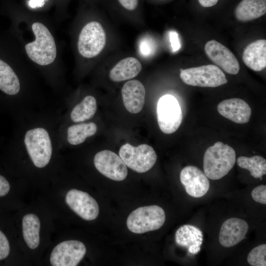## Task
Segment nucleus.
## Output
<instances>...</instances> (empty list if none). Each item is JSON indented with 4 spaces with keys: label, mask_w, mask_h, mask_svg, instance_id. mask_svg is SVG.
I'll list each match as a JSON object with an SVG mask.
<instances>
[{
    "label": "nucleus",
    "mask_w": 266,
    "mask_h": 266,
    "mask_svg": "<svg viewBox=\"0 0 266 266\" xmlns=\"http://www.w3.org/2000/svg\"><path fill=\"white\" fill-rule=\"evenodd\" d=\"M236 162L234 150L227 144L217 141L206 150L203 157V169L208 178L218 180L233 168Z\"/></svg>",
    "instance_id": "f257e3e1"
},
{
    "label": "nucleus",
    "mask_w": 266,
    "mask_h": 266,
    "mask_svg": "<svg viewBox=\"0 0 266 266\" xmlns=\"http://www.w3.org/2000/svg\"><path fill=\"white\" fill-rule=\"evenodd\" d=\"M35 40L25 45L29 58L35 64L46 66L51 64L57 56L54 38L49 29L42 23L35 22L32 26Z\"/></svg>",
    "instance_id": "f03ea898"
},
{
    "label": "nucleus",
    "mask_w": 266,
    "mask_h": 266,
    "mask_svg": "<svg viewBox=\"0 0 266 266\" xmlns=\"http://www.w3.org/2000/svg\"><path fill=\"white\" fill-rule=\"evenodd\" d=\"M23 87L22 80L13 68L0 59V90L18 98L28 114L43 108L44 105L24 93Z\"/></svg>",
    "instance_id": "7ed1b4c3"
},
{
    "label": "nucleus",
    "mask_w": 266,
    "mask_h": 266,
    "mask_svg": "<svg viewBox=\"0 0 266 266\" xmlns=\"http://www.w3.org/2000/svg\"><path fill=\"white\" fill-rule=\"evenodd\" d=\"M166 215L164 209L157 205L140 207L129 215L128 229L135 233H143L159 229L164 225Z\"/></svg>",
    "instance_id": "20e7f679"
},
{
    "label": "nucleus",
    "mask_w": 266,
    "mask_h": 266,
    "mask_svg": "<svg viewBox=\"0 0 266 266\" xmlns=\"http://www.w3.org/2000/svg\"><path fill=\"white\" fill-rule=\"evenodd\" d=\"M186 84L200 87H217L228 82L224 73L217 66L207 65L182 70L180 74Z\"/></svg>",
    "instance_id": "39448f33"
},
{
    "label": "nucleus",
    "mask_w": 266,
    "mask_h": 266,
    "mask_svg": "<svg viewBox=\"0 0 266 266\" xmlns=\"http://www.w3.org/2000/svg\"><path fill=\"white\" fill-rule=\"evenodd\" d=\"M119 155L127 166L138 173L150 169L157 158L154 149L146 144L135 147L126 143L121 147Z\"/></svg>",
    "instance_id": "423d86ee"
},
{
    "label": "nucleus",
    "mask_w": 266,
    "mask_h": 266,
    "mask_svg": "<svg viewBox=\"0 0 266 266\" xmlns=\"http://www.w3.org/2000/svg\"><path fill=\"white\" fill-rule=\"evenodd\" d=\"M106 43L105 31L100 24L92 21L82 29L78 37L77 48L79 54L86 58L98 55Z\"/></svg>",
    "instance_id": "0eeeda50"
},
{
    "label": "nucleus",
    "mask_w": 266,
    "mask_h": 266,
    "mask_svg": "<svg viewBox=\"0 0 266 266\" xmlns=\"http://www.w3.org/2000/svg\"><path fill=\"white\" fill-rule=\"evenodd\" d=\"M157 116L160 130L170 134L179 128L182 120V112L177 99L166 94L161 97L157 102Z\"/></svg>",
    "instance_id": "6e6552de"
},
{
    "label": "nucleus",
    "mask_w": 266,
    "mask_h": 266,
    "mask_svg": "<svg viewBox=\"0 0 266 266\" xmlns=\"http://www.w3.org/2000/svg\"><path fill=\"white\" fill-rule=\"evenodd\" d=\"M98 130L97 124L91 121L59 126L58 139L60 149L66 146H77L94 135Z\"/></svg>",
    "instance_id": "1a4fd4ad"
},
{
    "label": "nucleus",
    "mask_w": 266,
    "mask_h": 266,
    "mask_svg": "<svg viewBox=\"0 0 266 266\" xmlns=\"http://www.w3.org/2000/svg\"><path fill=\"white\" fill-rule=\"evenodd\" d=\"M86 252V247L82 242L76 240L64 241L53 248L50 255V263L53 266H76Z\"/></svg>",
    "instance_id": "9d476101"
},
{
    "label": "nucleus",
    "mask_w": 266,
    "mask_h": 266,
    "mask_svg": "<svg viewBox=\"0 0 266 266\" xmlns=\"http://www.w3.org/2000/svg\"><path fill=\"white\" fill-rule=\"evenodd\" d=\"M94 164L100 173L111 180L122 181L127 176V166L119 156L111 151L104 150L97 153Z\"/></svg>",
    "instance_id": "9b49d317"
},
{
    "label": "nucleus",
    "mask_w": 266,
    "mask_h": 266,
    "mask_svg": "<svg viewBox=\"0 0 266 266\" xmlns=\"http://www.w3.org/2000/svg\"><path fill=\"white\" fill-rule=\"evenodd\" d=\"M66 202L76 214L85 220H93L98 216L99 205L86 192L71 189L66 195Z\"/></svg>",
    "instance_id": "f8f14e48"
},
{
    "label": "nucleus",
    "mask_w": 266,
    "mask_h": 266,
    "mask_svg": "<svg viewBox=\"0 0 266 266\" xmlns=\"http://www.w3.org/2000/svg\"><path fill=\"white\" fill-rule=\"evenodd\" d=\"M205 52L209 59L218 67L231 74L238 73L240 66L234 54L225 46L215 40L206 42Z\"/></svg>",
    "instance_id": "ddd939ff"
},
{
    "label": "nucleus",
    "mask_w": 266,
    "mask_h": 266,
    "mask_svg": "<svg viewBox=\"0 0 266 266\" xmlns=\"http://www.w3.org/2000/svg\"><path fill=\"white\" fill-rule=\"evenodd\" d=\"M180 179L186 193L192 197H202L209 189L208 177L195 166H189L183 168L180 173Z\"/></svg>",
    "instance_id": "4468645a"
},
{
    "label": "nucleus",
    "mask_w": 266,
    "mask_h": 266,
    "mask_svg": "<svg viewBox=\"0 0 266 266\" xmlns=\"http://www.w3.org/2000/svg\"><path fill=\"white\" fill-rule=\"evenodd\" d=\"M97 109L96 99L92 95L85 96L62 114L59 126L88 121L95 115Z\"/></svg>",
    "instance_id": "2eb2a0df"
},
{
    "label": "nucleus",
    "mask_w": 266,
    "mask_h": 266,
    "mask_svg": "<svg viewBox=\"0 0 266 266\" xmlns=\"http://www.w3.org/2000/svg\"><path fill=\"white\" fill-rule=\"evenodd\" d=\"M249 226L244 220L233 217L222 224L219 233L220 244L224 247H233L245 238Z\"/></svg>",
    "instance_id": "dca6fc26"
},
{
    "label": "nucleus",
    "mask_w": 266,
    "mask_h": 266,
    "mask_svg": "<svg viewBox=\"0 0 266 266\" xmlns=\"http://www.w3.org/2000/svg\"><path fill=\"white\" fill-rule=\"evenodd\" d=\"M217 110L223 117L238 124L248 122L252 112L248 104L238 98H232L221 101L217 106Z\"/></svg>",
    "instance_id": "f3484780"
},
{
    "label": "nucleus",
    "mask_w": 266,
    "mask_h": 266,
    "mask_svg": "<svg viewBox=\"0 0 266 266\" xmlns=\"http://www.w3.org/2000/svg\"><path fill=\"white\" fill-rule=\"evenodd\" d=\"M124 105L132 113L139 112L145 102V89L141 82L131 80L126 82L121 90Z\"/></svg>",
    "instance_id": "a211bd4d"
},
{
    "label": "nucleus",
    "mask_w": 266,
    "mask_h": 266,
    "mask_svg": "<svg viewBox=\"0 0 266 266\" xmlns=\"http://www.w3.org/2000/svg\"><path fill=\"white\" fill-rule=\"evenodd\" d=\"M175 240L177 245L187 248L190 253L196 254L200 250L203 234L198 227L184 225L176 231Z\"/></svg>",
    "instance_id": "6ab92c4d"
},
{
    "label": "nucleus",
    "mask_w": 266,
    "mask_h": 266,
    "mask_svg": "<svg viewBox=\"0 0 266 266\" xmlns=\"http://www.w3.org/2000/svg\"><path fill=\"white\" fill-rule=\"evenodd\" d=\"M242 59L251 69L259 71L266 66V40L259 39L251 42L244 49Z\"/></svg>",
    "instance_id": "aec40b11"
},
{
    "label": "nucleus",
    "mask_w": 266,
    "mask_h": 266,
    "mask_svg": "<svg viewBox=\"0 0 266 266\" xmlns=\"http://www.w3.org/2000/svg\"><path fill=\"white\" fill-rule=\"evenodd\" d=\"M141 69V64L137 59L128 57L120 61L112 68L109 77L114 82L129 80L137 76Z\"/></svg>",
    "instance_id": "412c9836"
},
{
    "label": "nucleus",
    "mask_w": 266,
    "mask_h": 266,
    "mask_svg": "<svg viewBox=\"0 0 266 266\" xmlns=\"http://www.w3.org/2000/svg\"><path fill=\"white\" fill-rule=\"evenodd\" d=\"M266 0H242L235 10L236 19L243 22L257 19L266 14Z\"/></svg>",
    "instance_id": "4be33fe9"
},
{
    "label": "nucleus",
    "mask_w": 266,
    "mask_h": 266,
    "mask_svg": "<svg viewBox=\"0 0 266 266\" xmlns=\"http://www.w3.org/2000/svg\"><path fill=\"white\" fill-rule=\"evenodd\" d=\"M40 222L38 217L34 214H28L22 219V231L24 240L28 246L36 248L40 242L39 231Z\"/></svg>",
    "instance_id": "5701e85b"
},
{
    "label": "nucleus",
    "mask_w": 266,
    "mask_h": 266,
    "mask_svg": "<svg viewBox=\"0 0 266 266\" xmlns=\"http://www.w3.org/2000/svg\"><path fill=\"white\" fill-rule=\"evenodd\" d=\"M237 163L240 167L249 170L254 178L262 179L266 174V160L260 156H240L237 159Z\"/></svg>",
    "instance_id": "b1692460"
},
{
    "label": "nucleus",
    "mask_w": 266,
    "mask_h": 266,
    "mask_svg": "<svg viewBox=\"0 0 266 266\" xmlns=\"http://www.w3.org/2000/svg\"><path fill=\"white\" fill-rule=\"evenodd\" d=\"M266 245L263 244L253 248L247 256L248 263L252 266H266Z\"/></svg>",
    "instance_id": "393cba45"
},
{
    "label": "nucleus",
    "mask_w": 266,
    "mask_h": 266,
    "mask_svg": "<svg viewBox=\"0 0 266 266\" xmlns=\"http://www.w3.org/2000/svg\"><path fill=\"white\" fill-rule=\"evenodd\" d=\"M251 196L256 202L266 204V186L261 185L256 187L252 190Z\"/></svg>",
    "instance_id": "a878e982"
},
{
    "label": "nucleus",
    "mask_w": 266,
    "mask_h": 266,
    "mask_svg": "<svg viewBox=\"0 0 266 266\" xmlns=\"http://www.w3.org/2000/svg\"><path fill=\"white\" fill-rule=\"evenodd\" d=\"M10 252V245L5 235L0 231V260L5 259Z\"/></svg>",
    "instance_id": "bb28decb"
},
{
    "label": "nucleus",
    "mask_w": 266,
    "mask_h": 266,
    "mask_svg": "<svg viewBox=\"0 0 266 266\" xmlns=\"http://www.w3.org/2000/svg\"><path fill=\"white\" fill-rule=\"evenodd\" d=\"M169 38L172 52H175L179 50L181 48V44L178 33L175 31H170L169 33Z\"/></svg>",
    "instance_id": "cd10ccee"
},
{
    "label": "nucleus",
    "mask_w": 266,
    "mask_h": 266,
    "mask_svg": "<svg viewBox=\"0 0 266 266\" xmlns=\"http://www.w3.org/2000/svg\"><path fill=\"white\" fill-rule=\"evenodd\" d=\"M152 44L147 39L144 38L140 41L139 48L140 53L144 56H148L152 51Z\"/></svg>",
    "instance_id": "c85d7f7f"
},
{
    "label": "nucleus",
    "mask_w": 266,
    "mask_h": 266,
    "mask_svg": "<svg viewBox=\"0 0 266 266\" xmlns=\"http://www.w3.org/2000/svg\"><path fill=\"white\" fill-rule=\"evenodd\" d=\"M10 184L3 176L0 175V197L7 195L9 192Z\"/></svg>",
    "instance_id": "c756f323"
},
{
    "label": "nucleus",
    "mask_w": 266,
    "mask_h": 266,
    "mask_svg": "<svg viewBox=\"0 0 266 266\" xmlns=\"http://www.w3.org/2000/svg\"><path fill=\"white\" fill-rule=\"evenodd\" d=\"M118 1L122 6L129 10H134L138 2V0H118Z\"/></svg>",
    "instance_id": "7c9ffc66"
},
{
    "label": "nucleus",
    "mask_w": 266,
    "mask_h": 266,
    "mask_svg": "<svg viewBox=\"0 0 266 266\" xmlns=\"http://www.w3.org/2000/svg\"><path fill=\"white\" fill-rule=\"evenodd\" d=\"M219 0H198L200 4L203 7H209L215 5Z\"/></svg>",
    "instance_id": "2f4dec72"
},
{
    "label": "nucleus",
    "mask_w": 266,
    "mask_h": 266,
    "mask_svg": "<svg viewBox=\"0 0 266 266\" xmlns=\"http://www.w3.org/2000/svg\"><path fill=\"white\" fill-rule=\"evenodd\" d=\"M44 0H32L30 1V5L32 7H36L38 5H41L42 2Z\"/></svg>",
    "instance_id": "473e14b6"
}]
</instances>
